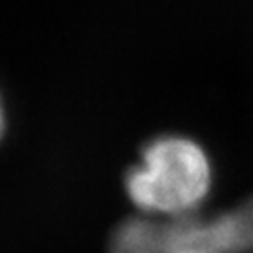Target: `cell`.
<instances>
[{"label": "cell", "instance_id": "6da1fadb", "mask_svg": "<svg viewBox=\"0 0 253 253\" xmlns=\"http://www.w3.org/2000/svg\"><path fill=\"white\" fill-rule=\"evenodd\" d=\"M213 171L208 152L192 138L168 134L150 140L140 162L126 171L124 187L144 217L194 215L208 198Z\"/></svg>", "mask_w": 253, "mask_h": 253}, {"label": "cell", "instance_id": "7a4b0ae2", "mask_svg": "<svg viewBox=\"0 0 253 253\" xmlns=\"http://www.w3.org/2000/svg\"><path fill=\"white\" fill-rule=\"evenodd\" d=\"M108 253H253V198L211 217H130L114 229Z\"/></svg>", "mask_w": 253, "mask_h": 253}, {"label": "cell", "instance_id": "3957f363", "mask_svg": "<svg viewBox=\"0 0 253 253\" xmlns=\"http://www.w3.org/2000/svg\"><path fill=\"white\" fill-rule=\"evenodd\" d=\"M4 124H6V116H4V106H2V98H0V136L4 132Z\"/></svg>", "mask_w": 253, "mask_h": 253}]
</instances>
